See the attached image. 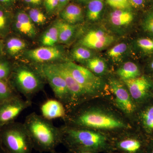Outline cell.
<instances>
[{
	"label": "cell",
	"instance_id": "obj_1",
	"mask_svg": "<svg viewBox=\"0 0 153 153\" xmlns=\"http://www.w3.org/2000/svg\"><path fill=\"white\" fill-rule=\"evenodd\" d=\"M66 125L98 131L111 137L136 128L113 103L88 100L70 112L64 119Z\"/></svg>",
	"mask_w": 153,
	"mask_h": 153
},
{
	"label": "cell",
	"instance_id": "obj_2",
	"mask_svg": "<svg viewBox=\"0 0 153 153\" xmlns=\"http://www.w3.org/2000/svg\"><path fill=\"white\" fill-rule=\"evenodd\" d=\"M60 128L61 144L71 152L80 150H89L96 153L114 152L111 137L108 134L66 125Z\"/></svg>",
	"mask_w": 153,
	"mask_h": 153
},
{
	"label": "cell",
	"instance_id": "obj_3",
	"mask_svg": "<svg viewBox=\"0 0 153 153\" xmlns=\"http://www.w3.org/2000/svg\"><path fill=\"white\" fill-rule=\"evenodd\" d=\"M24 124L33 149L39 152H54L62 143L60 128L55 126L51 121L41 115L34 112L30 114L26 117Z\"/></svg>",
	"mask_w": 153,
	"mask_h": 153
},
{
	"label": "cell",
	"instance_id": "obj_4",
	"mask_svg": "<svg viewBox=\"0 0 153 153\" xmlns=\"http://www.w3.org/2000/svg\"><path fill=\"white\" fill-rule=\"evenodd\" d=\"M0 139L7 153H32L33 143L24 123L14 121L0 128Z\"/></svg>",
	"mask_w": 153,
	"mask_h": 153
},
{
	"label": "cell",
	"instance_id": "obj_5",
	"mask_svg": "<svg viewBox=\"0 0 153 153\" xmlns=\"http://www.w3.org/2000/svg\"><path fill=\"white\" fill-rule=\"evenodd\" d=\"M73 78L92 99L110 95L102 79L84 66L68 61L64 62Z\"/></svg>",
	"mask_w": 153,
	"mask_h": 153
},
{
	"label": "cell",
	"instance_id": "obj_6",
	"mask_svg": "<svg viewBox=\"0 0 153 153\" xmlns=\"http://www.w3.org/2000/svg\"><path fill=\"white\" fill-rule=\"evenodd\" d=\"M10 77L11 87L23 94L28 100H31L33 96L43 88V82L41 77L27 66H19L13 69Z\"/></svg>",
	"mask_w": 153,
	"mask_h": 153
},
{
	"label": "cell",
	"instance_id": "obj_7",
	"mask_svg": "<svg viewBox=\"0 0 153 153\" xmlns=\"http://www.w3.org/2000/svg\"><path fill=\"white\" fill-rule=\"evenodd\" d=\"M107 85L110 95H112V103L135 124L139 107L134 101L125 84L121 80L111 77L108 79Z\"/></svg>",
	"mask_w": 153,
	"mask_h": 153
},
{
	"label": "cell",
	"instance_id": "obj_8",
	"mask_svg": "<svg viewBox=\"0 0 153 153\" xmlns=\"http://www.w3.org/2000/svg\"><path fill=\"white\" fill-rule=\"evenodd\" d=\"M114 152L146 153L149 139L137 128L111 137Z\"/></svg>",
	"mask_w": 153,
	"mask_h": 153
},
{
	"label": "cell",
	"instance_id": "obj_9",
	"mask_svg": "<svg viewBox=\"0 0 153 153\" xmlns=\"http://www.w3.org/2000/svg\"><path fill=\"white\" fill-rule=\"evenodd\" d=\"M41 75L51 86L56 98L66 107L67 113L71 109V99L66 81L54 63L43 64L40 68Z\"/></svg>",
	"mask_w": 153,
	"mask_h": 153
},
{
	"label": "cell",
	"instance_id": "obj_10",
	"mask_svg": "<svg viewBox=\"0 0 153 153\" xmlns=\"http://www.w3.org/2000/svg\"><path fill=\"white\" fill-rule=\"evenodd\" d=\"M123 82L138 107L153 99V79L150 76L142 74Z\"/></svg>",
	"mask_w": 153,
	"mask_h": 153
},
{
	"label": "cell",
	"instance_id": "obj_11",
	"mask_svg": "<svg viewBox=\"0 0 153 153\" xmlns=\"http://www.w3.org/2000/svg\"><path fill=\"white\" fill-rule=\"evenodd\" d=\"M53 63L65 79L70 93L71 109L69 112L82 103L93 99L73 78L64 62Z\"/></svg>",
	"mask_w": 153,
	"mask_h": 153
},
{
	"label": "cell",
	"instance_id": "obj_12",
	"mask_svg": "<svg viewBox=\"0 0 153 153\" xmlns=\"http://www.w3.org/2000/svg\"><path fill=\"white\" fill-rule=\"evenodd\" d=\"M31 105V100L17 95L0 103V128L15 121L21 113Z\"/></svg>",
	"mask_w": 153,
	"mask_h": 153
},
{
	"label": "cell",
	"instance_id": "obj_13",
	"mask_svg": "<svg viewBox=\"0 0 153 153\" xmlns=\"http://www.w3.org/2000/svg\"><path fill=\"white\" fill-rule=\"evenodd\" d=\"M135 124L149 139H153V99L139 106Z\"/></svg>",
	"mask_w": 153,
	"mask_h": 153
},
{
	"label": "cell",
	"instance_id": "obj_14",
	"mask_svg": "<svg viewBox=\"0 0 153 153\" xmlns=\"http://www.w3.org/2000/svg\"><path fill=\"white\" fill-rule=\"evenodd\" d=\"M63 51L58 46H44L30 49L25 52L27 59L36 63H51V62L62 59Z\"/></svg>",
	"mask_w": 153,
	"mask_h": 153
},
{
	"label": "cell",
	"instance_id": "obj_15",
	"mask_svg": "<svg viewBox=\"0 0 153 153\" xmlns=\"http://www.w3.org/2000/svg\"><path fill=\"white\" fill-rule=\"evenodd\" d=\"M113 36L100 29L88 32L80 41V45L90 49L101 50L109 46L114 41Z\"/></svg>",
	"mask_w": 153,
	"mask_h": 153
},
{
	"label": "cell",
	"instance_id": "obj_16",
	"mask_svg": "<svg viewBox=\"0 0 153 153\" xmlns=\"http://www.w3.org/2000/svg\"><path fill=\"white\" fill-rule=\"evenodd\" d=\"M13 27L17 32L30 38L36 37L37 32L35 24L27 11L18 9L13 15Z\"/></svg>",
	"mask_w": 153,
	"mask_h": 153
},
{
	"label": "cell",
	"instance_id": "obj_17",
	"mask_svg": "<svg viewBox=\"0 0 153 153\" xmlns=\"http://www.w3.org/2000/svg\"><path fill=\"white\" fill-rule=\"evenodd\" d=\"M41 116L50 120L57 118L64 119L67 115V111L64 104L57 99H49L41 107Z\"/></svg>",
	"mask_w": 153,
	"mask_h": 153
},
{
	"label": "cell",
	"instance_id": "obj_18",
	"mask_svg": "<svg viewBox=\"0 0 153 153\" xmlns=\"http://www.w3.org/2000/svg\"><path fill=\"white\" fill-rule=\"evenodd\" d=\"M59 13L63 21L71 25L79 23L83 19L82 7L79 5L74 3L68 4Z\"/></svg>",
	"mask_w": 153,
	"mask_h": 153
},
{
	"label": "cell",
	"instance_id": "obj_19",
	"mask_svg": "<svg viewBox=\"0 0 153 153\" xmlns=\"http://www.w3.org/2000/svg\"><path fill=\"white\" fill-rule=\"evenodd\" d=\"M117 74L123 81L136 78L142 74L138 66L132 62L124 63L118 68Z\"/></svg>",
	"mask_w": 153,
	"mask_h": 153
},
{
	"label": "cell",
	"instance_id": "obj_20",
	"mask_svg": "<svg viewBox=\"0 0 153 153\" xmlns=\"http://www.w3.org/2000/svg\"><path fill=\"white\" fill-rule=\"evenodd\" d=\"M134 20V15L128 10H117L113 11L110 16V20L114 26L120 27L131 23Z\"/></svg>",
	"mask_w": 153,
	"mask_h": 153
},
{
	"label": "cell",
	"instance_id": "obj_21",
	"mask_svg": "<svg viewBox=\"0 0 153 153\" xmlns=\"http://www.w3.org/2000/svg\"><path fill=\"white\" fill-rule=\"evenodd\" d=\"M56 24L58 28V42L63 44L68 43L74 36L75 26L63 20L58 21Z\"/></svg>",
	"mask_w": 153,
	"mask_h": 153
},
{
	"label": "cell",
	"instance_id": "obj_22",
	"mask_svg": "<svg viewBox=\"0 0 153 153\" xmlns=\"http://www.w3.org/2000/svg\"><path fill=\"white\" fill-rule=\"evenodd\" d=\"M104 7L103 0H90L88 4L86 16L92 22L97 21L100 18Z\"/></svg>",
	"mask_w": 153,
	"mask_h": 153
},
{
	"label": "cell",
	"instance_id": "obj_23",
	"mask_svg": "<svg viewBox=\"0 0 153 153\" xmlns=\"http://www.w3.org/2000/svg\"><path fill=\"white\" fill-rule=\"evenodd\" d=\"M13 18L12 11L0 5V36H5L9 33Z\"/></svg>",
	"mask_w": 153,
	"mask_h": 153
},
{
	"label": "cell",
	"instance_id": "obj_24",
	"mask_svg": "<svg viewBox=\"0 0 153 153\" xmlns=\"http://www.w3.org/2000/svg\"><path fill=\"white\" fill-rule=\"evenodd\" d=\"M26 43L21 38L11 37L6 41V51L10 56H16L26 48Z\"/></svg>",
	"mask_w": 153,
	"mask_h": 153
},
{
	"label": "cell",
	"instance_id": "obj_25",
	"mask_svg": "<svg viewBox=\"0 0 153 153\" xmlns=\"http://www.w3.org/2000/svg\"><path fill=\"white\" fill-rule=\"evenodd\" d=\"M85 62V67L97 76L102 75L106 73L107 66L105 61L102 58L92 57Z\"/></svg>",
	"mask_w": 153,
	"mask_h": 153
},
{
	"label": "cell",
	"instance_id": "obj_26",
	"mask_svg": "<svg viewBox=\"0 0 153 153\" xmlns=\"http://www.w3.org/2000/svg\"><path fill=\"white\" fill-rule=\"evenodd\" d=\"M58 28L56 24L45 31L41 38V42L44 46L52 47L58 42Z\"/></svg>",
	"mask_w": 153,
	"mask_h": 153
},
{
	"label": "cell",
	"instance_id": "obj_27",
	"mask_svg": "<svg viewBox=\"0 0 153 153\" xmlns=\"http://www.w3.org/2000/svg\"><path fill=\"white\" fill-rule=\"evenodd\" d=\"M92 56L90 49L81 45L74 48L71 52L72 58L78 61H87L92 58Z\"/></svg>",
	"mask_w": 153,
	"mask_h": 153
},
{
	"label": "cell",
	"instance_id": "obj_28",
	"mask_svg": "<svg viewBox=\"0 0 153 153\" xmlns=\"http://www.w3.org/2000/svg\"><path fill=\"white\" fill-rule=\"evenodd\" d=\"M27 12L34 24L43 25L47 22V17L46 14L39 7L30 8Z\"/></svg>",
	"mask_w": 153,
	"mask_h": 153
},
{
	"label": "cell",
	"instance_id": "obj_29",
	"mask_svg": "<svg viewBox=\"0 0 153 153\" xmlns=\"http://www.w3.org/2000/svg\"><path fill=\"white\" fill-rule=\"evenodd\" d=\"M17 95L7 80L0 79V103Z\"/></svg>",
	"mask_w": 153,
	"mask_h": 153
},
{
	"label": "cell",
	"instance_id": "obj_30",
	"mask_svg": "<svg viewBox=\"0 0 153 153\" xmlns=\"http://www.w3.org/2000/svg\"><path fill=\"white\" fill-rule=\"evenodd\" d=\"M127 49V46L125 43H120L108 50L107 55L114 60H117L121 57Z\"/></svg>",
	"mask_w": 153,
	"mask_h": 153
},
{
	"label": "cell",
	"instance_id": "obj_31",
	"mask_svg": "<svg viewBox=\"0 0 153 153\" xmlns=\"http://www.w3.org/2000/svg\"><path fill=\"white\" fill-rule=\"evenodd\" d=\"M138 47L146 53L153 52V39L148 38H140L137 40Z\"/></svg>",
	"mask_w": 153,
	"mask_h": 153
},
{
	"label": "cell",
	"instance_id": "obj_32",
	"mask_svg": "<svg viewBox=\"0 0 153 153\" xmlns=\"http://www.w3.org/2000/svg\"><path fill=\"white\" fill-rule=\"evenodd\" d=\"M13 71L11 64L5 60L0 61V79L7 80Z\"/></svg>",
	"mask_w": 153,
	"mask_h": 153
},
{
	"label": "cell",
	"instance_id": "obj_33",
	"mask_svg": "<svg viewBox=\"0 0 153 153\" xmlns=\"http://www.w3.org/2000/svg\"><path fill=\"white\" fill-rule=\"evenodd\" d=\"M108 4L117 10H128L131 7L128 0H106Z\"/></svg>",
	"mask_w": 153,
	"mask_h": 153
},
{
	"label": "cell",
	"instance_id": "obj_34",
	"mask_svg": "<svg viewBox=\"0 0 153 153\" xmlns=\"http://www.w3.org/2000/svg\"><path fill=\"white\" fill-rule=\"evenodd\" d=\"M59 0H44L43 2L44 9L49 15L57 13Z\"/></svg>",
	"mask_w": 153,
	"mask_h": 153
},
{
	"label": "cell",
	"instance_id": "obj_35",
	"mask_svg": "<svg viewBox=\"0 0 153 153\" xmlns=\"http://www.w3.org/2000/svg\"><path fill=\"white\" fill-rule=\"evenodd\" d=\"M142 27L144 31L153 35V11L150 12L145 17Z\"/></svg>",
	"mask_w": 153,
	"mask_h": 153
},
{
	"label": "cell",
	"instance_id": "obj_36",
	"mask_svg": "<svg viewBox=\"0 0 153 153\" xmlns=\"http://www.w3.org/2000/svg\"><path fill=\"white\" fill-rule=\"evenodd\" d=\"M17 0H0V5L7 10L12 11L15 7Z\"/></svg>",
	"mask_w": 153,
	"mask_h": 153
},
{
	"label": "cell",
	"instance_id": "obj_37",
	"mask_svg": "<svg viewBox=\"0 0 153 153\" xmlns=\"http://www.w3.org/2000/svg\"><path fill=\"white\" fill-rule=\"evenodd\" d=\"M23 2L28 5L30 8L39 7L43 4L44 0H22Z\"/></svg>",
	"mask_w": 153,
	"mask_h": 153
},
{
	"label": "cell",
	"instance_id": "obj_38",
	"mask_svg": "<svg viewBox=\"0 0 153 153\" xmlns=\"http://www.w3.org/2000/svg\"><path fill=\"white\" fill-rule=\"evenodd\" d=\"M131 6L136 8H140L144 6L145 0H128Z\"/></svg>",
	"mask_w": 153,
	"mask_h": 153
},
{
	"label": "cell",
	"instance_id": "obj_39",
	"mask_svg": "<svg viewBox=\"0 0 153 153\" xmlns=\"http://www.w3.org/2000/svg\"><path fill=\"white\" fill-rule=\"evenodd\" d=\"M70 0H59V4L57 8V13H59L68 4Z\"/></svg>",
	"mask_w": 153,
	"mask_h": 153
},
{
	"label": "cell",
	"instance_id": "obj_40",
	"mask_svg": "<svg viewBox=\"0 0 153 153\" xmlns=\"http://www.w3.org/2000/svg\"><path fill=\"white\" fill-rule=\"evenodd\" d=\"M146 153H153V139L149 140Z\"/></svg>",
	"mask_w": 153,
	"mask_h": 153
},
{
	"label": "cell",
	"instance_id": "obj_41",
	"mask_svg": "<svg viewBox=\"0 0 153 153\" xmlns=\"http://www.w3.org/2000/svg\"><path fill=\"white\" fill-rule=\"evenodd\" d=\"M148 70L149 73L153 76V59L149 63L148 66Z\"/></svg>",
	"mask_w": 153,
	"mask_h": 153
},
{
	"label": "cell",
	"instance_id": "obj_42",
	"mask_svg": "<svg viewBox=\"0 0 153 153\" xmlns=\"http://www.w3.org/2000/svg\"><path fill=\"white\" fill-rule=\"evenodd\" d=\"M71 153H96L95 152H92L89 150H80L76 151L74 152H71Z\"/></svg>",
	"mask_w": 153,
	"mask_h": 153
},
{
	"label": "cell",
	"instance_id": "obj_43",
	"mask_svg": "<svg viewBox=\"0 0 153 153\" xmlns=\"http://www.w3.org/2000/svg\"><path fill=\"white\" fill-rule=\"evenodd\" d=\"M0 153H7L3 147L2 144L1 142V139H0Z\"/></svg>",
	"mask_w": 153,
	"mask_h": 153
},
{
	"label": "cell",
	"instance_id": "obj_44",
	"mask_svg": "<svg viewBox=\"0 0 153 153\" xmlns=\"http://www.w3.org/2000/svg\"><path fill=\"white\" fill-rule=\"evenodd\" d=\"M2 52V47L1 44L0 43V55H1Z\"/></svg>",
	"mask_w": 153,
	"mask_h": 153
},
{
	"label": "cell",
	"instance_id": "obj_45",
	"mask_svg": "<svg viewBox=\"0 0 153 153\" xmlns=\"http://www.w3.org/2000/svg\"><path fill=\"white\" fill-rule=\"evenodd\" d=\"M75 1H77L81 2H83L86 1L88 0H75Z\"/></svg>",
	"mask_w": 153,
	"mask_h": 153
},
{
	"label": "cell",
	"instance_id": "obj_46",
	"mask_svg": "<svg viewBox=\"0 0 153 153\" xmlns=\"http://www.w3.org/2000/svg\"><path fill=\"white\" fill-rule=\"evenodd\" d=\"M52 153H71V152H69V151H68V152H66V153H57V152H55H55H53Z\"/></svg>",
	"mask_w": 153,
	"mask_h": 153
},
{
	"label": "cell",
	"instance_id": "obj_47",
	"mask_svg": "<svg viewBox=\"0 0 153 153\" xmlns=\"http://www.w3.org/2000/svg\"><path fill=\"white\" fill-rule=\"evenodd\" d=\"M118 153V152H117V153H113V152H112V153Z\"/></svg>",
	"mask_w": 153,
	"mask_h": 153
}]
</instances>
